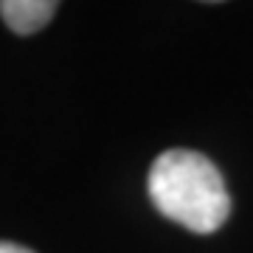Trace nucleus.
Here are the masks:
<instances>
[{"label":"nucleus","mask_w":253,"mask_h":253,"mask_svg":"<svg viewBox=\"0 0 253 253\" xmlns=\"http://www.w3.org/2000/svg\"><path fill=\"white\" fill-rule=\"evenodd\" d=\"M149 197L166 219L194 234H214L231 214L225 180L206 155L169 149L149 169Z\"/></svg>","instance_id":"1"},{"label":"nucleus","mask_w":253,"mask_h":253,"mask_svg":"<svg viewBox=\"0 0 253 253\" xmlns=\"http://www.w3.org/2000/svg\"><path fill=\"white\" fill-rule=\"evenodd\" d=\"M59 9L54 0H3L0 3V17L14 34H34L40 28H45Z\"/></svg>","instance_id":"2"},{"label":"nucleus","mask_w":253,"mask_h":253,"mask_svg":"<svg viewBox=\"0 0 253 253\" xmlns=\"http://www.w3.org/2000/svg\"><path fill=\"white\" fill-rule=\"evenodd\" d=\"M0 253H34L23 248V245H14V242H0Z\"/></svg>","instance_id":"3"}]
</instances>
